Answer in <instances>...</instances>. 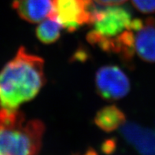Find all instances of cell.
Segmentation results:
<instances>
[{"instance_id":"6da1fadb","label":"cell","mask_w":155,"mask_h":155,"mask_svg":"<svg viewBox=\"0 0 155 155\" xmlns=\"http://www.w3.org/2000/svg\"><path fill=\"white\" fill-rule=\"evenodd\" d=\"M45 82L43 59L20 48L0 72V106L17 110L35 98Z\"/></svg>"},{"instance_id":"7a4b0ae2","label":"cell","mask_w":155,"mask_h":155,"mask_svg":"<svg viewBox=\"0 0 155 155\" xmlns=\"http://www.w3.org/2000/svg\"><path fill=\"white\" fill-rule=\"evenodd\" d=\"M45 127L27 120L17 110H0V155H35L41 147Z\"/></svg>"},{"instance_id":"3957f363","label":"cell","mask_w":155,"mask_h":155,"mask_svg":"<svg viewBox=\"0 0 155 155\" xmlns=\"http://www.w3.org/2000/svg\"><path fill=\"white\" fill-rule=\"evenodd\" d=\"M132 12L124 6H93L90 25L87 35V41L102 51L114 53L118 39L132 28Z\"/></svg>"},{"instance_id":"277c9868","label":"cell","mask_w":155,"mask_h":155,"mask_svg":"<svg viewBox=\"0 0 155 155\" xmlns=\"http://www.w3.org/2000/svg\"><path fill=\"white\" fill-rule=\"evenodd\" d=\"M54 15L62 28L73 32L84 25H90L93 0H52Z\"/></svg>"},{"instance_id":"5b68a950","label":"cell","mask_w":155,"mask_h":155,"mask_svg":"<svg viewBox=\"0 0 155 155\" xmlns=\"http://www.w3.org/2000/svg\"><path fill=\"white\" fill-rule=\"evenodd\" d=\"M95 87L98 94L109 101L118 100L129 92V79L116 65H106L98 69L95 76Z\"/></svg>"},{"instance_id":"8992f818","label":"cell","mask_w":155,"mask_h":155,"mask_svg":"<svg viewBox=\"0 0 155 155\" xmlns=\"http://www.w3.org/2000/svg\"><path fill=\"white\" fill-rule=\"evenodd\" d=\"M135 52L142 60L155 62V21L153 18L134 19Z\"/></svg>"},{"instance_id":"52a82bcc","label":"cell","mask_w":155,"mask_h":155,"mask_svg":"<svg viewBox=\"0 0 155 155\" xmlns=\"http://www.w3.org/2000/svg\"><path fill=\"white\" fill-rule=\"evenodd\" d=\"M13 7L20 18L30 23H39L53 14L52 0H14Z\"/></svg>"},{"instance_id":"ba28073f","label":"cell","mask_w":155,"mask_h":155,"mask_svg":"<svg viewBox=\"0 0 155 155\" xmlns=\"http://www.w3.org/2000/svg\"><path fill=\"white\" fill-rule=\"evenodd\" d=\"M121 133L143 155H155V132L134 124L124 123Z\"/></svg>"},{"instance_id":"9c48e42d","label":"cell","mask_w":155,"mask_h":155,"mask_svg":"<svg viewBox=\"0 0 155 155\" xmlns=\"http://www.w3.org/2000/svg\"><path fill=\"white\" fill-rule=\"evenodd\" d=\"M94 124L102 131L111 132L125 123V114L117 106H105L98 111L94 117Z\"/></svg>"},{"instance_id":"30bf717a","label":"cell","mask_w":155,"mask_h":155,"mask_svg":"<svg viewBox=\"0 0 155 155\" xmlns=\"http://www.w3.org/2000/svg\"><path fill=\"white\" fill-rule=\"evenodd\" d=\"M61 28L62 26L57 18L51 14L40 21L35 30L36 36L44 44H51L59 39Z\"/></svg>"},{"instance_id":"8fae6325","label":"cell","mask_w":155,"mask_h":155,"mask_svg":"<svg viewBox=\"0 0 155 155\" xmlns=\"http://www.w3.org/2000/svg\"><path fill=\"white\" fill-rule=\"evenodd\" d=\"M133 6L143 14L155 12V0H132Z\"/></svg>"},{"instance_id":"7c38bea8","label":"cell","mask_w":155,"mask_h":155,"mask_svg":"<svg viewBox=\"0 0 155 155\" xmlns=\"http://www.w3.org/2000/svg\"><path fill=\"white\" fill-rule=\"evenodd\" d=\"M127 0H93L96 4L99 6H117L125 2Z\"/></svg>"},{"instance_id":"4fadbf2b","label":"cell","mask_w":155,"mask_h":155,"mask_svg":"<svg viewBox=\"0 0 155 155\" xmlns=\"http://www.w3.org/2000/svg\"><path fill=\"white\" fill-rule=\"evenodd\" d=\"M116 147V143L114 140H107L102 144V149L103 152L106 153H112Z\"/></svg>"},{"instance_id":"5bb4252c","label":"cell","mask_w":155,"mask_h":155,"mask_svg":"<svg viewBox=\"0 0 155 155\" xmlns=\"http://www.w3.org/2000/svg\"><path fill=\"white\" fill-rule=\"evenodd\" d=\"M84 155H97V153L96 152L92 150H88Z\"/></svg>"}]
</instances>
